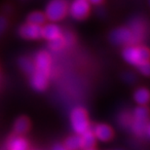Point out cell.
Instances as JSON below:
<instances>
[{"label":"cell","instance_id":"12","mask_svg":"<svg viewBox=\"0 0 150 150\" xmlns=\"http://www.w3.org/2000/svg\"><path fill=\"white\" fill-rule=\"evenodd\" d=\"M9 150H28V143L23 137L17 136L11 137L8 143Z\"/></svg>","mask_w":150,"mask_h":150},{"label":"cell","instance_id":"11","mask_svg":"<svg viewBox=\"0 0 150 150\" xmlns=\"http://www.w3.org/2000/svg\"><path fill=\"white\" fill-rule=\"evenodd\" d=\"M129 28H130V30L132 31V33H133L134 44L142 40L143 33H144V25H143V22L142 20L140 19L134 20L133 22L131 23Z\"/></svg>","mask_w":150,"mask_h":150},{"label":"cell","instance_id":"3","mask_svg":"<svg viewBox=\"0 0 150 150\" xmlns=\"http://www.w3.org/2000/svg\"><path fill=\"white\" fill-rule=\"evenodd\" d=\"M70 121L73 131L77 134H83L84 132H86L87 130L90 129L87 112L82 107H75L72 111H71Z\"/></svg>","mask_w":150,"mask_h":150},{"label":"cell","instance_id":"21","mask_svg":"<svg viewBox=\"0 0 150 150\" xmlns=\"http://www.w3.org/2000/svg\"><path fill=\"white\" fill-rule=\"evenodd\" d=\"M140 71V73H142L143 75L145 76H148L149 73H150V67H149V62H142L140 64L137 65Z\"/></svg>","mask_w":150,"mask_h":150},{"label":"cell","instance_id":"9","mask_svg":"<svg viewBox=\"0 0 150 150\" xmlns=\"http://www.w3.org/2000/svg\"><path fill=\"white\" fill-rule=\"evenodd\" d=\"M62 35V31L59 25L55 23H47L42 25L41 29V37L45 38L48 41H52L54 39L61 37Z\"/></svg>","mask_w":150,"mask_h":150},{"label":"cell","instance_id":"24","mask_svg":"<svg viewBox=\"0 0 150 150\" xmlns=\"http://www.w3.org/2000/svg\"><path fill=\"white\" fill-rule=\"evenodd\" d=\"M53 150H67V149L65 148L64 145H61V144H57V145H55V146H54Z\"/></svg>","mask_w":150,"mask_h":150},{"label":"cell","instance_id":"19","mask_svg":"<svg viewBox=\"0 0 150 150\" xmlns=\"http://www.w3.org/2000/svg\"><path fill=\"white\" fill-rule=\"evenodd\" d=\"M148 109L145 105H139L134 110L132 119H139V120H148Z\"/></svg>","mask_w":150,"mask_h":150},{"label":"cell","instance_id":"10","mask_svg":"<svg viewBox=\"0 0 150 150\" xmlns=\"http://www.w3.org/2000/svg\"><path fill=\"white\" fill-rule=\"evenodd\" d=\"M96 139L100 142H108L112 139L113 131L112 129L106 124H98L92 129Z\"/></svg>","mask_w":150,"mask_h":150},{"label":"cell","instance_id":"5","mask_svg":"<svg viewBox=\"0 0 150 150\" xmlns=\"http://www.w3.org/2000/svg\"><path fill=\"white\" fill-rule=\"evenodd\" d=\"M110 40L115 45H134L133 33L129 28H119L113 30Z\"/></svg>","mask_w":150,"mask_h":150},{"label":"cell","instance_id":"22","mask_svg":"<svg viewBox=\"0 0 150 150\" xmlns=\"http://www.w3.org/2000/svg\"><path fill=\"white\" fill-rule=\"evenodd\" d=\"M6 26H7V21L5 18L0 17V35L2 34V32L5 30Z\"/></svg>","mask_w":150,"mask_h":150},{"label":"cell","instance_id":"14","mask_svg":"<svg viewBox=\"0 0 150 150\" xmlns=\"http://www.w3.org/2000/svg\"><path fill=\"white\" fill-rule=\"evenodd\" d=\"M29 121L26 117H20L16 120L14 125V131L17 134H23L28 131Z\"/></svg>","mask_w":150,"mask_h":150},{"label":"cell","instance_id":"2","mask_svg":"<svg viewBox=\"0 0 150 150\" xmlns=\"http://www.w3.org/2000/svg\"><path fill=\"white\" fill-rule=\"evenodd\" d=\"M68 12V4L67 0H51L48 3L45 16L51 22H58L67 16Z\"/></svg>","mask_w":150,"mask_h":150},{"label":"cell","instance_id":"15","mask_svg":"<svg viewBox=\"0 0 150 150\" xmlns=\"http://www.w3.org/2000/svg\"><path fill=\"white\" fill-rule=\"evenodd\" d=\"M134 100L139 105H146L149 100V92L145 88H139L134 92Z\"/></svg>","mask_w":150,"mask_h":150},{"label":"cell","instance_id":"25","mask_svg":"<svg viewBox=\"0 0 150 150\" xmlns=\"http://www.w3.org/2000/svg\"><path fill=\"white\" fill-rule=\"evenodd\" d=\"M103 0H88V2L90 4H94V5H98V4H100Z\"/></svg>","mask_w":150,"mask_h":150},{"label":"cell","instance_id":"4","mask_svg":"<svg viewBox=\"0 0 150 150\" xmlns=\"http://www.w3.org/2000/svg\"><path fill=\"white\" fill-rule=\"evenodd\" d=\"M90 12V3L88 0H74L68 5V12L72 18L76 20H83L88 16Z\"/></svg>","mask_w":150,"mask_h":150},{"label":"cell","instance_id":"7","mask_svg":"<svg viewBox=\"0 0 150 150\" xmlns=\"http://www.w3.org/2000/svg\"><path fill=\"white\" fill-rule=\"evenodd\" d=\"M41 25H32V23H25L19 29V33L25 39H38L41 37Z\"/></svg>","mask_w":150,"mask_h":150},{"label":"cell","instance_id":"1","mask_svg":"<svg viewBox=\"0 0 150 150\" xmlns=\"http://www.w3.org/2000/svg\"><path fill=\"white\" fill-rule=\"evenodd\" d=\"M122 55L126 62L136 67L142 62L149 61V51L146 47L127 45V47L123 50Z\"/></svg>","mask_w":150,"mask_h":150},{"label":"cell","instance_id":"16","mask_svg":"<svg viewBox=\"0 0 150 150\" xmlns=\"http://www.w3.org/2000/svg\"><path fill=\"white\" fill-rule=\"evenodd\" d=\"M64 146L67 150H78L82 148V144H81V137L80 134H75V136H71L64 143Z\"/></svg>","mask_w":150,"mask_h":150},{"label":"cell","instance_id":"23","mask_svg":"<svg viewBox=\"0 0 150 150\" xmlns=\"http://www.w3.org/2000/svg\"><path fill=\"white\" fill-rule=\"evenodd\" d=\"M125 79L127 80L128 82H133V81H134V76L131 73H127L125 75Z\"/></svg>","mask_w":150,"mask_h":150},{"label":"cell","instance_id":"17","mask_svg":"<svg viewBox=\"0 0 150 150\" xmlns=\"http://www.w3.org/2000/svg\"><path fill=\"white\" fill-rule=\"evenodd\" d=\"M46 16L42 12H32L28 17V23L41 26L46 23Z\"/></svg>","mask_w":150,"mask_h":150},{"label":"cell","instance_id":"8","mask_svg":"<svg viewBox=\"0 0 150 150\" xmlns=\"http://www.w3.org/2000/svg\"><path fill=\"white\" fill-rule=\"evenodd\" d=\"M30 76H31L30 77V84H31V86L33 87L34 90L41 92V91H44V90L47 88L48 74L35 69L33 71V73L30 74Z\"/></svg>","mask_w":150,"mask_h":150},{"label":"cell","instance_id":"18","mask_svg":"<svg viewBox=\"0 0 150 150\" xmlns=\"http://www.w3.org/2000/svg\"><path fill=\"white\" fill-rule=\"evenodd\" d=\"M19 64H20V67L22 68L25 73H28L29 75L33 73V71L35 70L33 62L28 58H21L19 61Z\"/></svg>","mask_w":150,"mask_h":150},{"label":"cell","instance_id":"20","mask_svg":"<svg viewBox=\"0 0 150 150\" xmlns=\"http://www.w3.org/2000/svg\"><path fill=\"white\" fill-rule=\"evenodd\" d=\"M50 42V48L54 51H58V50H61L62 48H64L65 46V43H64V36L59 37L57 39H54L52 41H49Z\"/></svg>","mask_w":150,"mask_h":150},{"label":"cell","instance_id":"6","mask_svg":"<svg viewBox=\"0 0 150 150\" xmlns=\"http://www.w3.org/2000/svg\"><path fill=\"white\" fill-rule=\"evenodd\" d=\"M33 64L36 70L42 71V72L49 75L51 67V58L47 52H45V51L38 52L34 57Z\"/></svg>","mask_w":150,"mask_h":150},{"label":"cell","instance_id":"13","mask_svg":"<svg viewBox=\"0 0 150 150\" xmlns=\"http://www.w3.org/2000/svg\"><path fill=\"white\" fill-rule=\"evenodd\" d=\"M81 137V144H82V149L92 148L96 144V137L91 129L84 132L83 134H80Z\"/></svg>","mask_w":150,"mask_h":150},{"label":"cell","instance_id":"26","mask_svg":"<svg viewBox=\"0 0 150 150\" xmlns=\"http://www.w3.org/2000/svg\"><path fill=\"white\" fill-rule=\"evenodd\" d=\"M84 150H96L94 147H92V148H87V149H84Z\"/></svg>","mask_w":150,"mask_h":150}]
</instances>
